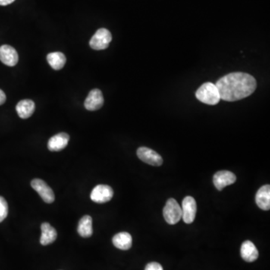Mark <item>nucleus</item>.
Here are the masks:
<instances>
[{"mask_svg": "<svg viewBox=\"0 0 270 270\" xmlns=\"http://www.w3.org/2000/svg\"><path fill=\"white\" fill-rule=\"evenodd\" d=\"M215 85L221 99L236 101L252 95L256 89L257 82L247 73L233 72L221 77Z\"/></svg>", "mask_w": 270, "mask_h": 270, "instance_id": "obj_1", "label": "nucleus"}, {"mask_svg": "<svg viewBox=\"0 0 270 270\" xmlns=\"http://www.w3.org/2000/svg\"><path fill=\"white\" fill-rule=\"evenodd\" d=\"M196 97L202 103L209 105H217L221 100L216 85L210 82L203 83L197 90Z\"/></svg>", "mask_w": 270, "mask_h": 270, "instance_id": "obj_2", "label": "nucleus"}, {"mask_svg": "<svg viewBox=\"0 0 270 270\" xmlns=\"http://www.w3.org/2000/svg\"><path fill=\"white\" fill-rule=\"evenodd\" d=\"M163 215L164 219L169 224H176L182 218V209L177 201L174 198H170L166 202Z\"/></svg>", "mask_w": 270, "mask_h": 270, "instance_id": "obj_3", "label": "nucleus"}, {"mask_svg": "<svg viewBox=\"0 0 270 270\" xmlns=\"http://www.w3.org/2000/svg\"><path fill=\"white\" fill-rule=\"evenodd\" d=\"M112 40V35L108 29L101 28L94 34L89 42L92 49L96 51L107 49Z\"/></svg>", "mask_w": 270, "mask_h": 270, "instance_id": "obj_4", "label": "nucleus"}, {"mask_svg": "<svg viewBox=\"0 0 270 270\" xmlns=\"http://www.w3.org/2000/svg\"><path fill=\"white\" fill-rule=\"evenodd\" d=\"M114 191L111 186L107 185H98L91 192L90 198L97 203H105L112 199Z\"/></svg>", "mask_w": 270, "mask_h": 270, "instance_id": "obj_5", "label": "nucleus"}, {"mask_svg": "<svg viewBox=\"0 0 270 270\" xmlns=\"http://www.w3.org/2000/svg\"><path fill=\"white\" fill-rule=\"evenodd\" d=\"M182 218L186 224H192L195 219L197 212V203L195 198L187 196L183 199L182 203Z\"/></svg>", "mask_w": 270, "mask_h": 270, "instance_id": "obj_6", "label": "nucleus"}, {"mask_svg": "<svg viewBox=\"0 0 270 270\" xmlns=\"http://www.w3.org/2000/svg\"><path fill=\"white\" fill-rule=\"evenodd\" d=\"M31 186L34 190L40 195L42 199L47 203H52L55 200V195L52 189L40 179H35L31 182Z\"/></svg>", "mask_w": 270, "mask_h": 270, "instance_id": "obj_7", "label": "nucleus"}, {"mask_svg": "<svg viewBox=\"0 0 270 270\" xmlns=\"http://www.w3.org/2000/svg\"><path fill=\"white\" fill-rule=\"evenodd\" d=\"M137 155L143 162L152 166H161L163 159L159 154L147 147H140L137 151Z\"/></svg>", "mask_w": 270, "mask_h": 270, "instance_id": "obj_8", "label": "nucleus"}, {"mask_svg": "<svg viewBox=\"0 0 270 270\" xmlns=\"http://www.w3.org/2000/svg\"><path fill=\"white\" fill-rule=\"evenodd\" d=\"M103 94L98 89H94L91 90L87 98L85 100L84 107L88 111H97L103 106Z\"/></svg>", "mask_w": 270, "mask_h": 270, "instance_id": "obj_9", "label": "nucleus"}, {"mask_svg": "<svg viewBox=\"0 0 270 270\" xmlns=\"http://www.w3.org/2000/svg\"><path fill=\"white\" fill-rule=\"evenodd\" d=\"M236 177L233 173L227 171H218L213 177V183L218 191H222L224 188L236 182Z\"/></svg>", "mask_w": 270, "mask_h": 270, "instance_id": "obj_10", "label": "nucleus"}, {"mask_svg": "<svg viewBox=\"0 0 270 270\" xmlns=\"http://www.w3.org/2000/svg\"><path fill=\"white\" fill-rule=\"evenodd\" d=\"M18 54L17 51L10 45H2L0 47V61L8 66H14L18 62Z\"/></svg>", "mask_w": 270, "mask_h": 270, "instance_id": "obj_11", "label": "nucleus"}, {"mask_svg": "<svg viewBox=\"0 0 270 270\" xmlns=\"http://www.w3.org/2000/svg\"><path fill=\"white\" fill-rule=\"evenodd\" d=\"M69 141V135L66 133H59L50 139L48 147L50 151L58 152L65 149Z\"/></svg>", "mask_w": 270, "mask_h": 270, "instance_id": "obj_12", "label": "nucleus"}, {"mask_svg": "<svg viewBox=\"0 0 270 270\" xmlns=\"http://www.w3.org/2000/svg\"><path fill=\"white\" fill-rule=\"evenodd\" d=\"M256 203L260 209L267 211L270 209V186L265 185L257 192Z\"/></svg>", "mask_w": 270, "mask_h": 270, "instance_id": "obj_13", "label": "nucleus"}, {"mask_svg": "<svg viewBox=\"0 0 270 270\" xmlns=\"http://www.w3.org/2000/svg\"><path fill=\"white\" fill-rule=\"evenodd\" d=\"M242 258L246 262H254L259 256L258 249L252 242L247 240L242 244L240 250Z\"/></svg>", "mask_w": 270, "mask_h": 270, "instance_id": "obj_14", "label": "nucleus"}, {"mask_svg": "<svg viewBox=\"0 0 270 270\" xmlns=\"http://www.w3.org/2000/svg\"><path fill=\"white\" fill-rule=\"evenodd\" d=\"M42 236L40 243L42 246H48L55 241L57 237V230L49 223L45 222L41 226Z\"/></svg>", "mask_w": 270, "mask_h": 270, "instance_id": "obj_15", "label": "nucleus"}, {"mask_svg": "<svg viewBox=\"0 0 270 270\" xmlns=\"http://www.w3.org/2000/svg\"><path fill=\"white\" fill-rule=\"evenodd\" d=\"M36 105L32 100L25 99L19 101L16 106L17 114L21 119H28L33 114Z\"/></svg>", "mask_w": 270, "mask_h": 270, "instance_id": "obj_16", "label": "nucleus"}, {"mask_svg": "<svg viewBox=\"0 0 270 270\" xmlns=\"http://www.w3.org/2000/svg\"><path fill=\"white\" fill-rule=\"evenodd\" d=\"M113 244L117 249L129 250L132 246V236L126 232L117 233L113 238Z\"/></svg>", "mask_w": 270, "mask_h": 270, "instance_id": "obj_17", "label": "nucleus"}, {"mask_svg": "<svg viewBox=\"0 0 270 270\" xmlns=\"http://www.w3.org/2000/svg\"><path fill=\"white\" fill-rule=\"evenodd\" d=\"M77 232L80 236L84 238L90 237L93 233L92 230V218L89 215H84L78 223Z\"/></svg>", "mask_w": 270, "mask_h": 270, "instance_id": "obj_18", "label": "nucleus"}, {"mask_svg": "<svg viewBox=\"0 0 270 270\" xmlns=\"http://www.w3.org/2000/svg\"><path fill=\"white\" fill-rule=\"evenodd\" d=\"M47 60L53 69L58 71L62 69L66 65V57L63 53L54 52L47 56Z\"/></svg>", "mask_w": 270, "mask_h": 270, "instance_id": "obj_19", "label": "nucleus"}, {"mask_svg": "<svg viewBox=\"0 0 270 270\" xmlns=\"http://www.w3.org/2000/svg\"><path fill=\"white\" fill-rule=\"evenodd\" d=\"M8 213V202L5 198L0 196V222H2Z\"/></svg>", "mask_w": 270, "mask_h": 270, "instance_id": "obj_20", "label": "nucleus"}, {"mask_svg": "<svg viewBox=\"0 0 270 270\" xmlns=\"http://www.w3.org/2000/svg\"><path fill=\"white\" fill-rule=\"evenodd\" d=\"M145 270H163V267H161V264H158L156 262H152L148 264L146 266V268Z\"/></svg>", "mask_w": 270, "mask_h": 270, "instance_id": "obj_21", "label": "nucleus"}, {"mask_svg": "<svg viewBox=\"0 0 270 270\" xmlns=\"http://www.w3.org/2000/svg\"><path fill=\"white\" fill-rule=\"evenodd\" d=\"M5 101H6V95L2 89H0V105H3Z\"/></svg>", "mask_w": 270, "mask_h": 270, "instance_id": "obj_22", "label": "nucleus"}, {"mask_svg": "<svg viewBox=\"0 0 270 270\" xmlns=\"http://www.w3.org/2000/svg\"><path fill=\"white\" fill-rule=\"evenodd\" d=\"M15 0H0V5L5 6V5H10L14 2Z\"/></svg>", "mask_w": 270, "mask_h": 270, "instance_id": "obj_23", "label": "nucleus"}]
</instances>
